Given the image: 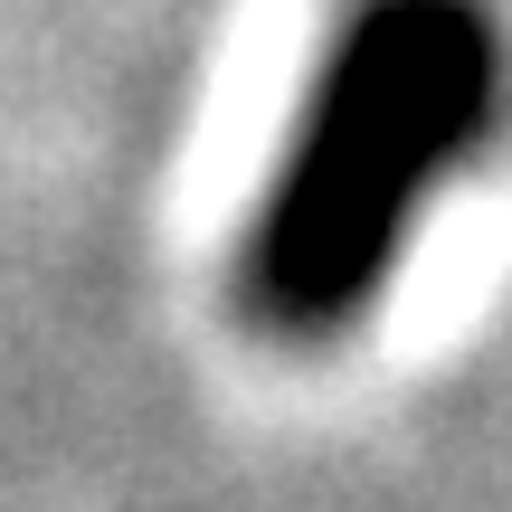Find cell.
Listing matches in <instances>:
<instances>
[{
  "mask_svg": "<svg viewBox=\"0 0 512 512\" xmlns=\"http://www.w3.org/2000/svg\"><path fill=\"white\" fill-rule=\"evenodd\" d=\"M503 38L475 0H361L332 38L294 162L247 247V304L275 332H342L380 294L408 209L494 124Z\"/></svg>",
  "mask_w": 512,
  "mask_h": 512,
  "instance_id": "1",
  "label": "cell"
}]
</instances>
